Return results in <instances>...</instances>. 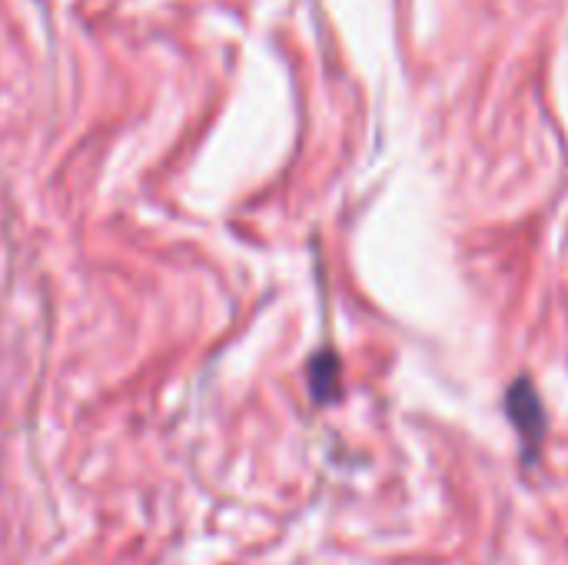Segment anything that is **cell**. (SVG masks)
<instances>
[{
	"label": "cell",
	"mask_w": 568,
	"mask_h": 565,
	"mask_svg": "<svg viewBox=\"0 0 568 565\" xmlns=\"http://www.w3.org/2000/svg\"><path fill=\"white\" fill-rule=\"evenodd\" d=\"M310 383H313V393H316V400H329V393H326V383H336V356H329V353H323V356H316L313 360V366H310Z\"/></svg>",
	"instance_id": "6da1fadb"
}]
</instances>
